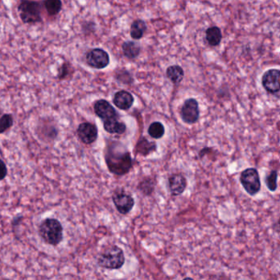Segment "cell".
<instances>
[{"mask_svg": "<svg viewBox=\"0 0 280 280\" xmlns=\"http://www.w3.org/2000/svg\"><path fill=\"white\" fill-rule=\"evenodd\" d=\"M105 161L108 169L113 174L126 175L133 166V161L128 149L118 141L109 144L105 152Z\"/></svg>", "mask_w": 280, "mask_h": 280, "instance_id": "obj_1", "label": "cell"}, {"mask_svg": "<svg viewBox=\"0 0 280 280\" xmlns=\"http://www.w3.org/2000/svg\"><path fill=\"white\" fill-rule=\"evenodd\" d=\"M38 234L46 243L58 246L64 239V228L58 219L47 218L38 226Z\"/></svg>", "mask_w": 280, "mask_h": 280, "instance_id": "obj_2", "label": "cell"}, {"mask_svg": "<svg viewBox=\"0 0 280 280\" xmlns=\"http://www.w3.org/2000/svg\"><path fill=\"white\" fill-rule=\"evenodd\" d=\"M124 251L116 245L105 249L98 258V264L108 269H120L124 265Z\"/></svg>", "mask_w": 280, "mask_h": 280, "instance_id": "obj_3", "label": "cell"}, {"mask_svg": "<svg viewBox=\"0 0 280 280\" xmlns=\"http://www.w3.org/2000/svg\"><path fill=\"white\" fill-rule=\"evenodd\" d=\"M240 182L245 191L251 196L256 195L262 187L258 171L253 168L242 171L240 175Z\"/></svg>", "mask_w": 280, "mask_h": 280, "instance_id": "obj_4", "label": "cell"}, {"mask_svg": "<svg viewBox=\"0 0 280 280\" xmlns=\"http://www.w3.org/2000/svg\"><path fill=\"white\" fill-rule=\"evenodd\" d=\"M20 18L24 23L41 22L40 7L38 2L23 1L18 6Z\"/></svg>", "mask_w": 280, "mask_h": 280, "instance_id": "obj_5", "label": "cell"}, {"mask_svg": "<svg viewBox=\"0 0 280 280\" xmlns=\"http://www.w3.org/2000/svg\"><path fill=\"white\" fill-rule=\"evenodd\" d=\"M262 82L268 93L280 99V70L272 69L266 71L262 76Z\"/></svg>", "mask_w": 280, "mask_h": 280, "instance_id": "obj_6", "label": "cell"}, {"mask_svg": "<svg viewBox=\"0 0 280 280\" xmlns=\"http://www.w3.org/2000/svg\"><path fill=\"white\" fill-rule=\"evenodd\" d=\"M112 201L118 211L122 214H129L134 206V199L124 190L116 191L112 195Z\"/></svg>", "mask_w": 280, "mask_h": 280, "instance_id": "obj_7", "label": "cell"}, {"mask_svg": "<svg viewBox=\"0 0 280 280\" xmlns=\"http://www.w3.org/2000/svg\"><path fill=\"white\" fill-rule=\"evenodd\" d=\"M182 120L187 124H194L198 121L200 110L198 100L190 98L184 102L180 110Z\"/></svg>", "mask_w": 280, "mask_h": 280, "instance_id": "obj_8", "label": "cell"}, {"mask_svg": "<svg viewBox=\"0 0 280 280\" xmlns=\"http://www.w3.org/2000/svg\"><path fill=\"white\" fill-rule=\"evenodd\" d=\"M86 62L88 66L95 69H104L110 63L109 55L102 49H94L86 55Z\"/></svg>", "mask_w": 280, "mask_h": 280, "instance_id": "obj_9", "label": "cell"}, {"mask_svg": "<svg viewBox=\"0 0 280 280\" xmlns=\"http://www.w3.org/2000/svg\"><path fill=\"white\" fill-rule=\"evenodd\" d=\"M94 110L96 115L102 119L104 123L113 119H118L119 118V114L116 110L106 100H97L94 105Z\"/></svg>", "mask_w": 280, "mask_h": 280, "instance_id": "obj_10", "label": "cell"}, {"mask_svg": "<svg viewBox=\"0 0 280 280\" xmlns=\"http://www.w3.org/2000/svg\"><path fill=\"white\" fill-rule=\"evenodd\" d=\"M97 126L91 123H83L80 124L77 129L79 139L86 145L93 144L98 138Z\"/></svg>", "mask_w": 280, "mask_h": 280, "instance_id": "obj_11", "label": "cell"}, {"mask_svg": "<svg viewBox=\"0 0 280 280\" xmlns=\"http://www.w3.org/2000/svg\"><path fill=\"white\" fill-rule=\"evenodd\" d=\"M187 185V179L180 173L172 174L168 179V187L172 196H177L183 194Z\"/></svg>", "mask_w": 280, "mask_h": 280, "instance_id": "obj_12", "label": "cell"}, {"mask_svg": "<svg viewBox=\"0 0 280 280\" xmlns=\"http://www.w3.org/2000/svg\"><path fill=\"white\" fill-rule=\"evenodd\" d=\"M134 99L129 91H120L116 92L113 97L114 105L122 110H128L133 106Z\"/></svg>", "mask_w": 280, "mask_h": 280, "instance_id": "obj_13", "label": "cell"}, {"mask_svg": "<svg viewBox=\"0 0 280 280\" xmlns=\"http://www.w3.org/2000/svg\"><path fill=\"white\" fill-rule=\"evenodd\" d=\"M156 150V144L154 141H150L147 138L142 137L136 144V153L142 156H148Z\"/></svg>", "mask_w": 280, "mask_h": 280, "instance_id": "obj_14", "label": "cell"}, {"mask_svg": "<svg viewBox=\"0 0 280 280\" xmlns=\"http://www.w3.org/2000/svg\"><path fill=\"white\" fill-rule=\"evenodd\" d=\"M104 130L110 134H123L126 131V123L118 119L108 121L104 123Z\"/></svg>", "mask_w": 280, "mask_h": 280, "instance_id": "obj_15", "label": "cell"}, {"mask_svg": "<svg viewBox=\"0 0 280 280\" xmlns=\"http://www.w3.org/2000/svg\"><path fill=\"white\" fill-rule=\"evenodd\" d=\"M166 77L173 84H180L184 78V71L178 65H172L166 69Z\"/></svg>", "mask_w": 280, "mask_h": 280, "instance_id": "obj_16", "label": "cell"}, {"mask_svg": "<svg viewBox=\"0 0 280 280\" xmlns=\"http://www.w3.org/2000/svg\"><path fill=\"white\" fill-rule=\"evenodd\" d=\"M206 40L210 46H219L222 41V30L218 27H212L206 31Z\"/></svg>", "mask_w": 280, "mask_h": 280, "instance_id": "obj_17", "label": "cell"}, {"mask_svg": "<svg viewBox=\"0 0 280 280\" xmlns=\"http://www.w3.org/2000/svg\"><path fill=\"white\" fill-rule=\"evenodd\" d=\"M140 46L138 44L134 42V41H126L122 45V51L124 53L126 57L129 60H134L138 57L140 54Z\"/></svg>", "mask_w": 280, "mask_h": 280, "instance_id": "obj_18", "label": "cell"}, {"mask_svg": "<svg viewBox=\"0 0 280 280\" xmlns=\"http://www.w3.org/2000/svg\"><path fill=\"white\" fill-rule=\"evenodd\" d=\"M147 31V25L144 21L137 19L134 21L130 27V37L133 40H140Z\"/></svg>", "mask_w": 280, "mask_h": 280, "instance_id": "obj_19", "label": "cell"}, {"mask_svg": "<svg viewBox=\"0 0 280 280\" xmlns=\"http://www.w3.org/2000/svg\"><path fill=\"white\" fill-rule=\"evenodd\" d=\"M155 187H156V180L150 177H146L138 182L137 188L142 195L150 196L154 193Z\"/></svg>", "mask_w": 280, "mask_h": 280, "instance_id": "obj_20", "label": "cell"}, {"mask_svg": "<svg viewBox=\"0 0 280 280\" xmlns=\"http://www.w3.org/2000/svg\"><path fill=\"white\" fill-rule=\"evenodd\" d=\"M148 134L152 138L160 139L165 134V128L160 122H154L148 128Z\"/></svg>", "mask_w": 280, "mask_h": 280, "instance_id": "obj_21", "label": "cell"}, {"mask_svg": "<svg viewBox=\"0 0 280 280\" xmlns=\"http://www.w3.org/2000/svg\"><path fill=\"white\" fill-rule=\"evenodd\" d=\"M44 5L50 16H55L56 14H58L62 6V4L59 0H47L44 2Z\"/></svg>", "mask_w": 280, "mask_h": 280, "instance_id": "obj_22", "label": "cell"}, {"mask_svg": "<svg viewBox=\"0 0 280 280\" xmlns=\"http://www.w3.org/2000/svg\"><path fill=\"white\" fill-rule=\"evenodd\" d=\"M277 179H278V173L276 170H272L269 175L266 178V183L270 191H274L277 189Z\"/></svg>", "mask_w": 280, "mask_h": 280, "instance_id": "obj_23", "label": "cell"}, {"mask_svg": "<svg viewBox=\"0 0 280 280\" xmlns=\"http://www.w3.org/2000/svg\"><path fill=\"white\" fill-rule=\"evenodd\" d=\"M14 124V119L10 114H4L0 118V134L10 129Z\"/></svg>", "mask_w": 280, "mask_h": 280, "instance_id": "obj_24", "label": "cell"}, {"mask_svg": "<svg viewBox=\"0 0 280 280\" xmlns=\"http://www.w3.org/2000/svg\"><path fill=\"white\" fill-rule=\"evenodd\" d=\"M8 169L4 162L0 160V181L4 180L7 176Z\"/></svg>", "mask_w": 280, "mask_h": 280, "instance_id": "obj_25", "label": "cell"}, {"mask_svg": "<svg viewBox=\"0 0 280 280\" xmlns=\"http://www.w3.org/2000/svg\"><path fill=\"white\" fill-rule=\"evenodd\" d=\"M277 228H278V230L280 232V218L278 219V223H277Z\"/></svg>", "mask_w": 280, "mask_h": 280, "instance_id": "obj_26", "label": "cell"}, {"mask_svg": "<svg viewBox=\"0 0 280 280\" xmlns=\"http://www.w3.org/2000/svg\"><path fill=\"white\" fill-rule=\"evenodd\" d=\"M183 280H194V278H190V277H187V278H184Z\"/></svg>", "mask_w": 280, "mask_h": 280, "instance_id": "obj_27", "label": "cell"}, {"mask_svg": "<svg viewBox=\"0 0 280 280\" xmlns=\"http://www.w3.org/2000/svg\"><path fill=\"white\" fill-rule=\"evenodd\" d=\"M5 280H8V279H5Z\"/></svg>", "mask_w": 280, "mask_h": 280, "instance_id": "obj_28", "label": "cell"}]
</instances>
